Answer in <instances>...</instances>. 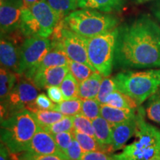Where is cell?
Listing matches in <instances>:
<instances>
[{
	"mask_svg": "<svg viewBox=\"0 0 160 160\" xmlns=\"http://www.w3.org/2000/svg\"><path fill=\"white\" fill-rule=\"evenodd\" d=\"M81 160H115L113 157H110L103 151H92L84 153Z\"/></svg>",
	"mask_w": 160,
	"mask_h": 160,
	"instance_id": "obj_38",
	"label": "cell"
},
{
	"mask_svg": "<svg viewBox=\"0 0 160 160\" xmlns=\"http://www.w3.org/2000/svg\"><path fill=\"white\" fill-rule=\"evenodd\" d=\"M53 45L52 39L34 36L26 37L19 46V70L18 75L25 72L41 61Z\"/></svg>",
	"mask_w": 160,
	"mask_h": 160,
	"instance_id": "obj_10",
	"label": "cell"
},
{
	"mask_svg": "<svg viewBox=\"0 0 160 160\" xmlns=\"http://www.w3.org/2000/svg\"><path fill=\"white\" fill-rule=\"evenodd\" d=\"M39 125L34 115L28 109H23L1 120V143L10 153L27 151Z\"/></svg>",
	"mask_w": 160,
	"mask_h": 160,
	"instance_id": "obj_2",
	"label": "cell"
},
{
	"mask_svg": "<svg viewBox=\"0 0 160 160\" xmlns=\"http://www.w3.org/2000/svg\"><path fill=\"white\" fill-rule=\"evenodd\" d=\"M118 27L94 37L88 38L90 62L104 77H110L114 67Z\"/></svg>",
	"mask_w": 160,
	"mask_h": 160,
	"instance_id": "obj_7",
	"label": "cell"
},
{
	"mask_svg": "<svg viewBox=\"0 0 160 160\" xmlns=\"http://www.w3.org/2000/svg\"><path fill=\"white\" fill-rule=\"evenodd\" d=\"M17 73L1 66L0 70V99L7 98L17 82Z\"/></svg>",
	"mask_w": 160,
	"mask_h": 160,
	"instance_id": "obj_21",
	"label": "cell"
},
{
	"mask_svg": "<svg viewBox=\"0 0 160 160\" xmlns=\"http://www.w3.org/2000/svg\"><path fill=\"white\" fill-rule=\"evenodd\" d=\"M83 153L84 151L82 148L75 138L65 152V154L69 160H81Z\"/></svg>",
	"mask_w": 160,
	"mask_h": 160,
	"instance_id": "obj_37",
	"label": "cell"
},
{
	"mask_svg": "<svg viewBox=\"0 0 160 160\" xmlns=\"http://www.w3.org/2000/svg\"><path fill=\"white\" fill-rule=\"evenodd\" d=\"M47 1L52 8L59 14L62 19L79 8L77 0H47Z\"/></svg>",
	"mask_w": 160,
	"mask_h": 160,
	"instance_id": "obj_28",
	"label": "cell"
},
{
	"mask_svg": "<svg viewBox=\"0 0 160 160\" xmlns=\"http://www.w3.org/2000/svg\"><path fill=\"white\" fill-rule=\"evenodd\" d=\"M61 20L47 0H41L24 10L22 30L28 37L39 36L49 38Z\"/></svg>",
	"mask_w": 160,
	"mask_h": 160,
	"instance_id": "obj_6",
	"label": "cell"
},
{
	"mask_svg": "<svg viewBox=\"0 0 160 160\" xmlns=\"http://www.w3.org/2000/svg\"><path fill=\"white\" fill-rule=\"evenodd\" d=\"M43 129L48 133L53 135L58 133L73 131V117L65 116L62 119L52 125L43 128Z\"/></svg>",
	"mask_w": 160,
	"mask_h": 160,
	"instance_id": "obj_33",
	"label": "cell"
},
{
	"mask_svg": "<svg viewBox=\"0 0 160 160\" xmlns=\"http://www.w3.org/2000/svg\"><path fill=\"white\" fill-rule=\"evenodd\" d=\"M81 1H82V0H77V2H78V5H79V3Z\"/></svg>",
	"mask_w": 160,
	"mask_h": 160,
	"instance_id": "obj_46",
	"label": "cell"
},
{
	"mask_svg": "<svg viewBox=\"0 0 160 160\" xmlns=\"http://www.w3.org/2000/svg\"><path fill=\"white\" fill-rule=\"evenodd\" d=\"M73 137L77 140L79 143L80 146L82 148L84 153L92 151H103L105 150L102 148L99 142L95 139L94 137H92L91 136L86 134V133H81L73 129Z\"/></svg>",
	"mask_w": 160,
	"mask_h": 160,
	"instance_id": "obj_25",
	"label": "cell"
},
{
	"mask_svg": "<svg viewBox=\"0 0 160 160\" xmlns=\"http://www.w3.org/2000/svg\"><path fill=\"white\" fill-rule=\"evenodd\" d=\"M73 129L95 138L94 130H93V124H92L91 119L85 117L82 113H79V114L73 117Z\"/></svg>",
	"mask_w": 160,
	"mask_h": 160,
	"instance_id": "obj_32",
	"label": "cell"
},
{
	"mask_svg": "<svg viewBox=\"0 0 160 160\" xmlns=\"http://www.w3.org/2000/svg\"><path fill=\"white\" fill-rule=\"evenodd\" d=\"M79 82L69 71L66 75L62 82L60 85V88L63 93L64 99H74L79 98Z\"/></svg>",
	"mask_w": 160,
	"mask_h": 160,
	"instance_id": "obj_24",
	"label": "cell"
},
{
	"mask_svg": "<svg viewBox=\"0 0 160 160\" xmlns=\"http://www.w3.org/2000/svg\"><path fill=\"white\" fill-rule=\"evenodd\" d=\"M62 22L65 27L85 38L94 37L118 27L119 19L111 13L91 8L77 9Z\"/></svg>",
	"mask_w": 160,
	"mask_h": 160,
	"instance_id": "obj_5",
	"label": "cell"
},
{
	"mask_svg": "<svg viewBox=\"0 0 160 160\" xmlns=\"http://www.w3.org/2000/svg\"><path fill=\"white\" fill-rule=\"evenodd\" d=\"M46 91H47L48 96L53 102L59 103L65 100L59 86H51L48 88Z\"/></svg>",
	"mask_w": 160,
	"mask_h": 160,
	"instance_id": "obj_39",
	"label": "cell"
},
{
	"mask_svg": "<svg viewBox=\"0 0 160 160\" xmlns=\"http://www.w3.org/2000/svg\"><path fill=\"white\" fill-rule=\"evenodd\" d=\"M68 73V66H54L37 72L30 81L39 90L47 89L51 86H60Z\"/></svg>",
	"mask_w": 160,
	"mask_h": 160,
	"instance_id": "obj_14",
	"label": "cell"
},
{
	"mask_svg": "<svg viewBox=\"0 0 160 160\" xmlns=\"http://www.w3.org/2000/svg\"><path fill=\"white\" fill-rule=\"evenodd\" d=\"M103 76L99 72H95L87 79L79 82V98L81 99H96L99 93Z\"/></svg>",
	"mask_w": 160,
	"mask_h": 160,
	"instance_id": "obj_20",
	"label": "cell"
},
{
	"mask_svg": "<svg viewBox=\"0 0 160 160\" xmlns=\"http://www.w3.org/2000/svg\"><path fill=\"white\" fill-rule=\"evenodd\" d=\"M114 67L160 68V25L149 15H140L118 27Z\"/></svg>",
	"mask_w": 160,
	"mask_h": 160,
	"instance_id": "obj_1",
	"label": "cell"
},
{
	"mask_svg": "<svg viewBox=\"0 0 160 160\" xmlns=\"http://www.w3.org/2000/svg\"><path fill=\"white\" fill-rule=\"evenodd\" d=\"M55 103L51 101L48 96L45 93H40L37 96L34 102L28 106L27 109L31 111L32 113H34L38 110H53Z\"/></svg>",
	"mask_w": 160,
	"mask_h": 160,
	"instance_id": "obj_35",
	"label": "cell"
},
{
	"mask_svg": "<svg viewBox=\"0 0 160 160\" xmlns=\"http://www.w3.org/2000/svg\"><path fill=\"white\" fill-rule=\"evenodd\" d=\"M114 79L118 91L133 99L139 106L160 89V68L142 71L125 70Z\"/></svg>",
	"mask_w": 160,
	"mask_h": 160,
	"instance_id": "obj_4",
	"label": "cell"
},
{
	"mask_svg": "<svg viewBox=\"0 0 160 160\" xmlns=\"http://www.w3.org/2000/svg\"><path fill=\"white\" fill-rule=\"evenodd\" d=\"M12 160H68L59 155H44L24 151L18 153H11Z\"/></svg>",
	"mask_w": 160,
	"mask_h": 160,
	"instance_id": "obj_34",
	"label": "cell"
},
{
	"mask_svg": "<svg viewBox=\"0 0 160 160\" xmlns=\"http://www.w3.org/2000/svg\"><path fill=\"white\" fill-rule=\"evenodd\" d=\"M149 1H152V0H137V2H139V3L147 2H149Z\"/></svg>",
	"mask_w": 160,
	"mask_h": 160,
	"instance_id": "obj_44",
	"label": "cell"
},
{
	"mask_svg": "<svg viewBox=\"0 0 160 160\" xmlns=\"http://www.w3.org/2000/svg\"><path fill=\"white\" fill-rule=\"evenodd\" d=\"M68 67L69 71L77 79L79 83L87 79L93 73L97 72L85 64L78 62L73 61V60H70Z\"/></svg>",
	"mask_w": 160,
	"mask_h": 160,
	"instance_id": "obj_29",
	"label": "cell"
},
{
	"mask_svg": "<svg viewBox=\"0 0 160 160\" xmlns=\"http://www.w3.org/2000/svg\"><path fill=\"white\" fill-rule=\"evenodd\" d=\"M53 137L54 138L58 148L63 153H65L66 150L68 149V148L71 144L73 139H74L73 131L58 133H56V134H53Z\"/></svg>",
	"mask_w": 160,
	"mask_h": 160,
	"instance_id": "obj_36",
	"label": "cell"
},
{
	"mask_svg": "<svg viewBox=\"0 0 160 160\" xmlns=\"http://www.w3.org/2000/svg\"><path fill=\"white\" fill-rule=\"evenodd\" d=\"M153 13L160 23V2L153 7Z\"/></svg>",
	"mask_w": 160,
	"mask_h": 160,
	"instance_id": "obj_41",
	"label": "cell"
},
{
	"mask_svg": "<svg viewBox=\"0 0 160 160\" xmlns=\"http://www.w3.org/2000/svg\"><path fill=\"white\" fill-rule=\"evenodd\" d=\"M24 6H26V7H30V6L34 5V4L39 2L41 0H22Z\"/></svg>",
	"mask_w": 160,
	"mask_h": 160,
	"instance_id": "obj_42",
	"label": "cell"
},
{
	"mask_svg": "<svg viewBox=\"0 0 160 160\" xmlns=\"http://www.w3.org/2000/svg\"><path fill=\"white\" fill-rule=\"evenodd\" d=\"M105 104L118 108L137 109L139 107L134 100L118 90L108 95L106 99Z\"/></svg>",
	"mask_w": 160,
	"mask_h": 160,
	"instance_id": "obj_22",
	"label": "cell"
},
{
	"mask_svg": "<svg viewBox=\"0 0 160 160\" xmlns=\"http://www.w3.org/2000/svg\"><path fill=\"white\" fill-rule=\"evenodd\" d=\"M145 111L150 120L160 125V89L147 100Z\"/></svg>",
	"mask_w": 160,
	"mask_h": 160,
	"instance_id": "obj_27",
	"label": "cell"
},
{
	"mask_svg": "<svg viewBox=\"0 0 160 160\" xmlns=\"http://www.w3.org/2000/svg\"><path fill=\"white\" fill-rule=\"evenodd\" d=\"M139 113L138 108L137 116L133 119L125 122L113 126V141L111 151H116L124 148L126 142L135 135L139 123Z\"/></svg>",
	"mask_w": 160,
	"mask_h": 160,
	"instance_id": "obj_16",
	"label": "cell"
},
{
	"mask_svg": "<svg viewBox=\"0 0 160 160\" xmlns=\"http://www.w3.org/2000/svg\"><path fill=\"white\" fill-rule=\"evenodd\" d=\"M21 1H22V0H0V2H21Z\"/></svg>",
	"mask_w": 160,
	"mask_h": 160,
	"instance_id": "obj_43",
	"label": "cell"
},
{
	"mask_svg": "<svg viewBox=\"0 0 160 160\" xmlns=\"http://www.w3.org/2000/svg\"><path fill=\"white\" fill-rule=\"evenodd\" d=\"M52 36V39L59 44L70 59L85 64L97 71L89 60L88 38L82 37L68 28L64 25L62 20L58 24Z\"/></svg>",
	"mask_w": 160,
	"mask_h": 160,
	"instance_id": "obj_8",
	"label": "cell"
},
{
	"mask_svg": "<svg viewBox=\"0 0 160 160\" xmlns=\"http://www.w3.org/2000/svg\"><path fill=\"white\" fill-rule=\"evenodd\" d=\"M127 0H82L79 8H91L111 13L121 11Z\"/></svg>",
	"mask_w": 160,
	"mask_h": 160,
	"instance_id": "obj_19",
	"label": "cell"
},
{
	"mask_svg": "<svg viewBox=\"0 0 160 160\" xmlns=\"http://www.w3.org/2000/svg\"><path fill=\"white\" fill-rule=\"evenodd\" d=\"M24 3L21 2H0L1 35H8L19 30Z\"/></svg>",
	"mask_w": 160,
	"mask_h": 160,
	"instance_id": "obj_11",
	"label": "cell"
},
{
	"mask_svg": "<svg viewBox=\"0 0 160 160\" xmlns=\"http://www.w3.org/2000/svg\"><path fill=\"white\" fill-rule=\"evenodd\" d=\"M139 113L135 140L122 153L112 155L115 160H149L160 154V128L145 122V111L141 106Z\"/></svg>",
	"mask_w": 160,
	"mask_h": 160,
	"instance_id": "obj_3",
	"label": "cell"
},
{
	"mask_svg": "<svg viewBox=\"0 0 160 160\" xmlns=\"http://www.w3.org/2000/svg\"><path fill=\"white\" fill-rule=\"evenodd\" d=\"M39 90L28 79H22L16 84L5 99L1 101V120L27 109L34 102Z\"/></svg>",
	"mask_w": 160,
	"mask_h": 160,
	"instance_id": "obj_9",
	"label": "cell"
},
{
	"mask_svg": "<svg viewBox=\"0 0 160 160\" xmlns=\"http://www.w3.org/2000/svg\"><path fill=\"white\" fill-rule=\"evenodd\" d=\"M101 111V104L97 99H82L81 113L88 117L91 121L96 118L100 117Z\"/></svg>",
	"mask_w": 160,
	"mask_h": 160,
	"instance_id": "obj_31",
	"label": "cell"
},
{
	"mask_svg": "<svg viewBox=\"0 0 160 160\" xmlns=\"http://www.w3.org/2000/svg\"><path fill=\"white\" fill-rule=\"evenodd\" d=\"M117 83H116L114 77H105L103 78L102 81L100 85L99 93L97 96V99L98 102L102 105L105 104V101L107 97H108L109 94H111L112 92L117 91Z\"/></svg>",
	"mask_w": 160,
	"mask_h": 160,
	"instance_id": "obj_30",
	"label": "cell"
},
{
	"mask_svg": "<svg viewBox=\"0 0 160 160\" xmlns=\"http://www.w3.org/2000/svg\"><path fill=\"white\" fill-rule=\"evenodd\" d=\"M149 160H160V154H159V155H158V156H157V157H155L152 158V159H149Z\"/></svg>",
	"mask_w": 160,
	"mask_h": 160,
	"instance_id": "obj_45",
	"label": "cell"
},
{
	"mask_svg": "<svg viewBox=\"0 0 160 160\" xmlns=\"http://www.w3.org/2000/svg\"><path fill=\"white\" fill-rule=\"evenodd\" d=\"M19 47L7 35H1L0 40V61L1 66L19 73Z\"/></svg>",
	"mask_w": 160,
	"mask_h": 160,
	"instance_id": "obj_15",
	"label": "cell"
},
{
	"mask_svg": "<svg viewBox=\"0 0 160 160\" xmlns=\"http://www.w3.org/2000/svg\"><path fill=\"white\" fill-rule=\"evenodd\" d=\"M52 42H53V45L47 54L42 59L37 65L24 73L23 76L25 77V79L30 80L37 72L42 71L48 68L68 65L71 59H69V57L57 41L52 39Z\"/></svg>",
	"mask_w": 160,
	"mask_h": 160,
	"instance_id": "obj_12",
	"label": "cell"
},
{
	"mask_svg": "<svg viewBox=\"0 0 160 160\" xmlns=\"http://www.w3.org/2000/svg\"><path fill=\"white\" fill-rule=\"evenodd\" d=\"M33 113L38 125L42 128L57 122L65 117L60 112L53 110H38Z\"/></svg>",
	"mask_w": 160,
	"mask_h": 160,
	"instance_id": "obj_26",
	"label": "cell"
},
{
	"mask_svg": "<svg viewBox=\"0 0 160 160\" xmlns=\"http://www.w3.org/2000/svg\"><path fill=\"white\" fill-rule=\"evenodd\" d=\"M96 139L102 146L105 153H110L113 141V126L102 117L96 118L92 121Z\"/></svg>",
	"mask_w": 160,
	"mask_h": 160,
	"instance_id": "obj_18",
	"label": "cell"
},
{
	"mask_svg": "<svg viewBox=\"0 0 160 160\" xmlns=\"http://www.w3.org/2000/svg\"><path fill=\"white\" fill-rule=\"evenodd\" d=\"M82 99H74L69 100H63L59 103H55L53 111H59L65 116L74 117L81 113Z\"/></svg>",
	"mask_w": 160,
	"mask_h": 160,
	"instance_id": "obj_23",
	"label": "cell"
},
{
	"mask_svg": "<svg viewBox=\"0 0 160 160\" xmlns=\"http://www.w3.org/2000/svg\"><path fill=\"white\" fill-rule=\"evenodd\" d=\"M138 108L137 109L118 108L102 104L101 105L100 116L113 126L135 118L137 116Z\"/></svg>",
	"mask_w": 160,
	"mask_h": 160,
	"instance_id": "obj_17",
	"label": "cell"
},
{
	"mask_svg": "<svg viewBox=\"0 0 160 160\" xmlns=\"http://www.w3.org/2000/svg\"><path fill=\"white\" fill-rule=\"evenodd\" d=\"M11 153L3 143L0 145V160H11Z\"/></svg>",
	"mask_w": 160,
	"mask_h": 160,
	"instance_id": "obj_40",
	"label": "cell"
},
{
	"mask_svg": "<svg viewBox=\"0 0 160 160\" xmlns=\"http://www.w3.org/2000/svg\"><path fill=\"white\" fill-rule=\"evenodd\" d=\"M26 151L38 154L59 155L69 160L65 153H63L58 148L53 135L45 131L39 125Z\"/></svg>",
	"mask_w": 160,
	"mask_h": 160,
	"instance_id": "obj_13",
	"label": "cell"
}]
</instances>
